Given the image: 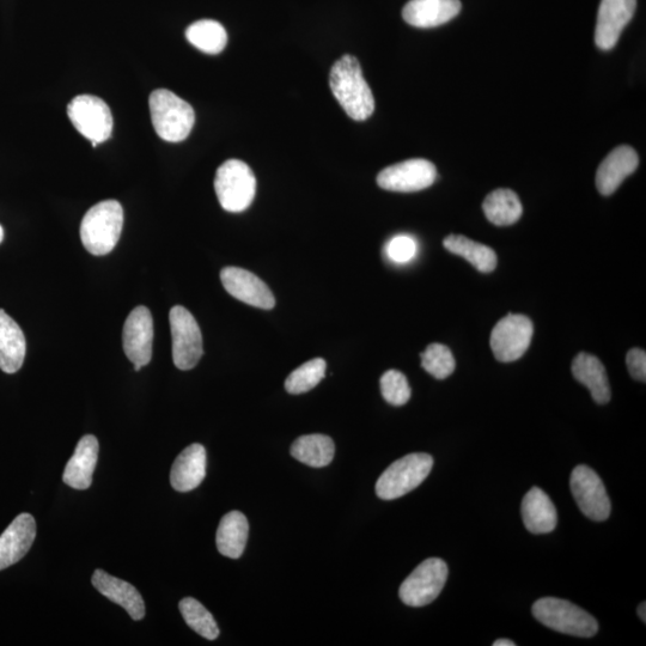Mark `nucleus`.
Masks as SVG:
<instances>
[{"label": "nucleus", "instance_id": "f257e3e1", "mask_svg": "<svg viewBox=\"0 0 646 646\" xmlns=\"http://www.w3.org/2000/svg\"><path fill=\"white\" fill-rule=\"evenodd\" d=\"M329 85L335 99L352 120L364 121L374 114L373 91L365 81L356 57L346 54L335 62L329 75Z\"/></svg>", "mask_w": 646, "mask_h": 646}, {"label": "nucleus", "instance_id": "f03ea898", "mask_svg": "<svg viewBox=\"0 0 646 646\" xmlns=\"http://www.w3.org/2000/svg\"><path fill=\"white\" fill-rule=\"evenodd\" d=\"M124 227L123 206L117 200H105L91 207L81 223L83 246L95 257L113 252Z\"/></svg>", "mask_w": 646, "mask_h": 646}, {"label": "nucleus", "instance_id": "7ed1b4c3", "mask_svg": "<svg viewBox=\"0 0 646 646\" xmlns=\"http://www.w3.org/2000/svg\"><path fill=\"white\" fill-rule=\"evenodd\" d=\"M152 125L158 137L169 143H180L190 136L195 114L190 103L173 91L158 89L149 100Z\"/></svg>", "mask_w": 646, "mask_h": 646}, {"label": "nucleus", "instance_id": "20e7f679", "mask_svg": "<svg viewBox=\"0 0 646 646\" xmlns=\"http://www.w3.org/2000/svg\"><path fill=\"white\" fill-rule=\"evenodd\" d=\"M534 618L548 629L581 638L594 637L599 624L588 612L569 601L545 597L533 606Z\"/></svg>", "mask_w": 646, "mask_h": 646}, {"label": "nucleus", "instance_id": "39448f33", "mask_svg": "<svg viewBox=\"0 0 646 646\" xmlns=\"http://www.w3.org/2000/svg\"><path fill=\"white\" fill-rule=\"evenodd\" d=\"M434 459L429 454L414 453L396 460L382 473L376 483V495L393 501L416 490L429 477Z\"/></svg>", "mask_w": 646, "mask_h": 646}, {"label": "nucleus", "instance_id": "423d86ee", "mask_svg": "<svg viewBox=\"0 0 646 646\" xmlns=\"http://www.w3.org/2000/svg\"><path fill=\"white\" fill-rule=\"evenodd\" d=\"M215 190L225 211L239 213L252 205L257 193V179L248 164L229 160L218 168Z\"/></svg>", "mask_w": 646, "mask_h": 646}, {"label": "nucleus", "instance_id": "0eeeda50", "mask_svg": "<svg viewBox=\"0 0 646 646\" xmlns=\"http://www.w3.org/2000/svg\"><path fill=\"white\" fill-rule=\"evenodd\" d=\"M67 115L76 130L89 139L93 146L105 143L113 131L111 108L99 97L79 95L67 106Z\"/></svg>", "mask_w": 646, "mask_h": 646}, {"label": "nucleus", "instance_id": "6e6552de", "mask_svg": "<svg viewBox=\"0 0 646 646\" xmlns=\"http://www.w3.org/2000/svg\"><path fill=\"white\" fill-rule=\"evenodd\" d=\"M448 580V566L440 558L426 559L401 584L399 596L405 605L424 607L434 602Z\"/></svg>", "mask_w": 646, "mask_h": 646}, {"label": "nucleus", "instance_id": "1a4fd4ad", "mask_svg": "<svg viewBox=\"0 0 646 646\" xmlns=\"http://www.w3.org/2000/svg\"><path fill=\"white\" fill-rule=\"evenodd\" d=\"M169 322L175 367L180 370L197 367L204 353L203 335L197 320L186 308L176 306L170 310Z\"/></svg>", "mask_w": 646, "mask_h": 646}, {"label": "nucleus", "instance_id": "9d476101", "mask_svg": "<svg viewBox=\"0 0 646 646\" xmlns=\"http://www.w3.org/2000/svg\"><path fill=\"white\" fill-rule=\"evenodd\" d=\"M534 334L532 320L520 314H509L499 321L491 334V349L499 362L520 359L529 349Z\"/></svg>", "mask_w": 646, "mask_h": 646}, {"label": "nucleus", "instance_id": "9b49d317", "mask_svg": "<svg viewBox=\"0 0 646 646\" xmlns=\"http://www.w3.org/2000/svg\"><path fill=\"white\" fill-rule=\"evenodd\" d=\"M570 486L572 495L585 516L597 522L607 520L612 510L611 499L594 469L588 466L576 467L571 474Z\"/></svg>", "mask_w": 646, "mask_h": 646}, {"label": "nucleus", "instance_id": "f8f14e48", "mask_svg": "<svg viewBox=\"0 0 646 646\" xmlns=\"http://www.w3.org/2000/svg\"><path fill=\"white\" fill-rule=\"evenodd\" d=\"M436 178L434 163L414 158L383 169L377 176V185L390 192L412 193L430 187Z\"/></svg>", "mask_w": 646, "mask_h": 646}, {"label": "nucleus", "instance_id": "ddd939ff", "mask_svg": "<svg viewBox=\"0 0 646 646\" xmlns=\"http://www.w3.org/2000/svg\"><path fill=\"white\" fill-rule=\"evenodd\" d=\"M154 320L150 310L140 306L127 316L123 329V346L127 358L134 365L145 367L152 358Z\"/></svg>", "mask_w": 646, "mask_h": 646}, {"label": "nucleus", "instance_id": "4468645a", "mask_svg": "<svg viewBox=\"0 0 646 646\" xmlns=\"http://www.w3.org/2000/svg\"><path fill=\"white\" fill-rule=\"evenodd\" d=\"M636 8L637 0H601L595 28V44L600 50L609 51L618 44Z\"/></svg>", "mask_w": 646, "mask_h": 646}, {"label": "nucleus", "instance_id": "2eb2a0df", "mask_svg": "<svg viewBox=\"0 0 646 646\" xmlns=\"http://www.w3.org/2000/svg\"><path fill=\"white\" fill-rule=\"evenodd\" d=\"M221 280L231 296L248 306L266 310L276 306V298L270 288L252 272L240 267H225Z\"/></svg>", "mask_w": 646, "mask_h": 646}, {"label": "nucleus", "instance_id": "dca6fc26", "mask_svg": "<svg viewBox=\"0 0 646 646\" xmlns=\"http://www.w3.org/2000/svg\"><path fill=\"white\" fill-rule=\"evenodd\" d=\"M36 522L30 514L18 515L0 535V571L20 562L32 548Z\"/></svg>", "mask_w": 646, "mask_h": 646}, {"label": "nucleus", "instance_id": "f3484780", "mask_svg": "<svg viewBox=\"0 0 646 646\" xmlns=\"http://www.w3.org/2000/svg\"><path fill=\"white\" fill-rule=\"evenodd\" d=\"M639 157L631 146H618L600 164L596 173V187L602 195H611L618 190L627 176L636 172Z\"/></svg>", "mask_w": 646, "mask_h": 646}, {"label": "nucleus", "instance_id": "a211bd4d", "mask_svg": "<svg viewBox=\"0 0 646 646\" xmlns=\"http://www.w3.org/2000/svg\"><path fill=\"white\" fill-rule=\"evenodd\" d=\"M461 9L460 0H410L402 17L412 27L428 29L452 21Z\"/></svg>", "mask_w": 646, "mask_h": 646}, {"label": "nucleus", "instance_id": "6ab92c4d", "mask_svg": "<svg viewBox=\"0 0 646 646\" xmlns=\"http://www.w3.org/2000/svg\"><path fill=\"white\" fill-rule=\"evenodd\" d=\"M99 441L87 435L78 442L75 454L67 462L63 475L64 483L75 490H88L93 484V475L99 459Z\"/></svg>", "mask_w": 646, "mask_h": 646}, {"label": "nucleus", "instance_id": "aec40b11", "mask_svg": "<svg viewBox=\"0 0 646 646\" xmlns=\"http://www.w3.org/2000/svg\"><path fill=\"white\" fill-rule=\"evenodd\" d=\"M206 450L201 444L187 447L174 462L170 484L178 492H190L203 483L206 477Z\"/></svg>", "mask_w": 646, "mask_h": 646}, {"label": "nucleus", "instance_id": "412c9836", "mask_svg": "<svg viewBox=\"0 0 646 646\" xmlns=\"http://www.w3.org/2000/svg\"><path fill=\"white\" fill-rule=\"evenodd\" d=\"M91 582L108 600L123 607L133 620L138 621L145 617L143 597L132 584L108 575L106 571L100 569L94 572Z\"/></svg>", "mask_w": 646, "mask_h": 646}, {"label": "nucleus", "instance_id": "4be33fe9", "mask_svg": "<svg viewBox=\"0 0 646 646\" xmlns=\"http://www.w3.org/2000/svg\"><path fill=\"white\" fill-rule=\"evenodd\" d=\"M524 526L533 534L552 533L557 527L558 515L551 498L539 487H533L522 502Z\"/></svg>", "mask_w": 646, "mask_h": 646}, {"label": "nucleus", "instance_id": "5701e85b", "mask_svg": "<svg viewBox=\"0 0 646 646\" xmlns=\"http://www.w3.org/2000/svg\"><path fill=\"white\" fill-rule=\"evenodd\" d=\"M26 337L20 326L0 309V369L15 374L26 358Z\"/></svg>", "mask_w": 646, "mask_h": 646}, {"label": "nucleus", "instance_id": "b1692460", "mask_svg": "<svg viewBox=\"0 0 646 646\" xmlns=\"http://www.w3.org/2000/svg\"><path fill=\"white\" fill-rule=\"evenodd\" d=\"M572 375L590 390L597 404L605 405L611 400L612 393L606 369L599 358L585 352L580 353L572 363Z\"/></svg>", "mask_w": 646, "mask_h": 646}, {"label": "nucleus", "instance_id": "393cba45", "mask_svg": "<svg viewBox=\"0 0 646 646\" xmlns=\"http://www.w3.org/2000/svg\"><path fill=\"white\" fill-rule=\"evenodd\" d=\"M249 523L240 511H231L222 518L217 529L216 544L219 553L231 559L241 558L248 541Z\"/></svg>", "mask_w": 646, "mask_h": 646}, {"label": "nucleus", "instance_id": "a878e982", "mask_svg": "<svg viewBox=\"0 0 646 646\" xmlns=\"http://www.w3.org/2000/svg\"><path fill=\"white\" fill-rule=\"evenodd\" d=\"M291 455L309 467H326L334 459L335 446L331 437L314 434L306 435L292 443Z\"/></svg>", "mask_w": 646, "mask_h": 646}, {"label": "nucleus", "instance_id": "bb28decb", "mask_svg": "<svg viewBox=\"0 0 646 646\" xmlns=\"http://www.w3.org/2000/svg\"><path fill=\"white\" fill-rule=\"evenodd\" d=\"M483 210L492 224L497 227H509L521 218L523 207L514 191L501 188L487 195Z\"/></svg>", "mask_w": 646, "mask_h": 646}, {"label": "nucleus", "instance_id": "cd10ccee", "mask_svg": "<svg viewBox=\"0 0 646 646\" xmlns=\"http://www.w3.org/2000/svg\"><path fill=\"white\" fill-rule=\"evenodd\" d=\"M444 248L471 262L478 271L491 273L497 267V254L492 248L467 239L462 235H449L443 241Z\"/></svg>", "mask_w": 646, "mask_h": 646}, {"label": "nucleus", "instance_id": "c85d7f7f", "mask_svg": "<svg viewBox=\"0 0 646 646\" xmlns=\"http://www.w3.org/2000/svg\"><path fill=\"white\" fill-rule=\"evenodd\" d=\"M190 44L207 54L221 53L228 44L227 30L221 23L212 20L194 22L186 30Z\"/></svg>", "mask_w": 646, "mask_h": 646}, {"label": "nucleus", "instance_id": "c756f323", "mask_svg": "<svg viewBox=\"0 0 646 646\" xmlns=\"http://www.w3.org/2000/svg\"><path fill=\"white\" fill-rule=\"evenodd\" d=\"M179 608L186 624L194 632L209 641H215L218 638L219 629L215 618L199 601L193 597H186L180 602Z\"/></svg>", "mask_w": 646, "mask_h": 646}, {"label": "nucleus", "instance_id": "7c9ffc66", "mask_svg": "<svg viewBox=\"0 0 646 646\" xmlns=\"http://www.w3.org/2000/svg\"><path fill=\"white\" fill-rule=\"evenodd\" d=\"M327 364L325 359L314 358L292 371L285 381L286 392L294 395L309 392L325 379Z\"/></svg>", "mask_w": 646, "mask_h": 646}, {"label": "nucleus", "instance_id": "2f4dec72", "mask_svg": "<svg viewBox=\"0 0 646 646\" xmlns=\"http://www.w3.org/2000/svg\"><path fill=\"white\" fill-rule=\"evenodd\" d=\"M420 357H422V367L437 380L447 379L454 373L455 358L446 345L431 344Z\"/></svg>", "mask_w": 646, "mask_h": 646}, {"label": "nucleus", "instance_id": "473e14b6", "mask_svg": "<svg viewBox=\"0 0 646 646\" xmlns=\"http://www.w3.org/2000/svg\"><path fill=\"white\" fill-rule=\"evenodd\" d=\"M381 392L388 404L404 406L411 399V387L406 376L398 370H388L381 377Z\"/></svg>", "mask_w": 646, "mask_h": 646}, {"label": "nucleus", "instance_id": "72a5a7b5", "mask_svg": "<svg viewBox=\"0 0 646 646\" xmlns=\"http://www.w3.org/2000/svg\"><path fill=\"white\" fill-rule=\"evenodd\" d=\"M418 245L412 236L398 235L387 243L388 258L396 264H406L416 258Z\"/></svg>", "mask_w": 646, "mask_h": 646}, {"label": "nucleus", "instance_id": "f704fd0d", "mask_svg": "<svg viewBox=\"0 0 646 646\" xmlns=\"http://www.w3.org/2000/svg\"><path fill=\"white\" fill-rule=\"evenodd\" d=\"M627 368L630 375L637 381L645 382L646 380V353L641 349H632L627 353Z\"/></svg>", "mask_w": 646, "mask_h": 646}, {"label": "nucleus", "instance_id": "c9c22d12", "mask_svg": "<svg viewBox=\"0 0 646 646\" xmlns=\"http://www.w3.org/2000/svg\"><path fill=\"white\" fill-rule=\"evenodd\" d=\"M639 618L643 620V623L646 621V605L645 602L641 603V606L638 607Z\"/></svg>", "mask_w": 646, "mask_h": 646}, {"label": "nucleus", "instance_id": "e433bc0d", "mask_svg": "<svg viewBox=\"0 0 646 646\" xmlns=\"http://www.w3.org/2000/svg\"><path fill=\"white\" fill-rule=\"evenodd\" d=\"M516 643L509 641V639H498L493 646H515Z\"/></svg>", "mask_w": 646, "mask_h": 646}, {"label": "nucleus", "instance_id": "4c0bfd02", "mask_svg": "<svg viewBox=\"0 0 646 646\" xmlns=\"http://www.w3.org/2000/svg\"><path fill=\"white\" fill-rule=\"evenodd\" d=\"M4 240V229L2 225H0V243H2Z\"/></svg>", "mask_w": 646, "mask_h": 646}, {"label": "nucleus", "instance_id": "58836bf2", "mask_svg": "<svg viewBox=\"0 0 646 646\" xmlns=\"http://www.w3.org/2000/svg\"><path fill=\"white\" fill-rule=\"evenodd\" d=\"M143 367H140V365H134V370L140 371L142 370Z\"/></svg>", "mask_w": 646, "mask_h": 646}]
</instances>
